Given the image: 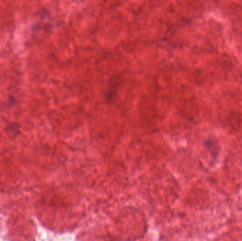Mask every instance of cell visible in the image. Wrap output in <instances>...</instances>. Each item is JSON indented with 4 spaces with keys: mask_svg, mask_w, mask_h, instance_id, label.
<instances>
[{
    "mask_svg": "<svg viewBox=\"0 0 242 241\" xmlns=\"http://www.w3.org/2000/svg\"><path fill=\"white\" fill-rule=\"evenodd\" d=\"M118 86V82L117 81V79H113L110 82L108 88L107 89V93L106 94V98L108 102H111L114 100L115 96L116 95Z\"/></svg>",
    "mask_w": 242,
    "mask_h": 241,
    "instance_id": "cell-1",
    "label": "cell"
}]
</instances>
